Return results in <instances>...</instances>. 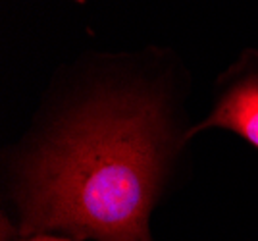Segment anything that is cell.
<instances>
[{
	"label": "cell",
	"mask_w": 258,
	"mask_h": 241,
	"mask_svg": "<svg viewBox=\"0 0 258 241\" xmlns=\"http://www.w3.org/2000/svg\"><path fill=\"white\" fill-rule=\"evenodd\" d=\"M172 133L149 91H106L87 100L20 166L18 233L62 231L74 241H152Z\"/></svg>",
	"instance_id": "cell-1"
},
{
	"label": "cell",
	"mask_w": 258,
	"mask_h": 241,
	"mask_svg": "<svg viewBox=\"0 0 258 241\" xmlns=\"http://www.w3.org/2000/svg\"><path fill=\"white\" fill-rule=\"evenodd\" d=\"M206 128H226L258 149V68L237 76L222 93L212 114L191 128L185 139Z\"/></svg>",
	"instance_id": "cell-2"
},
{
	"label": "cell",
	"mask_w": 258,
	"mask_h": 241,
	"mask_svg": "<svg viewBox=\"0 0 258 241\" xmlns=\"http://www.w3.org/2000/svg\"><path fill=\"white\" fill-rule=\"evenodd\" d=\"M23 241H74V239L58 237L54 233H39V235H31V237H23Z\"/></svg>",
	"instance_id": "cell-3"
}]
</instances>
